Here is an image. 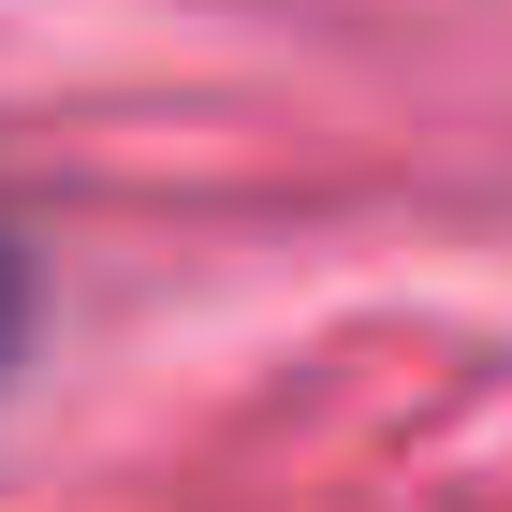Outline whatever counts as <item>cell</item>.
Masks as SVG:
<instances>
[{
	"mask_svg": "<svg viewBox=\"0 0 512 512\" xmlns=\"http://www.w3.org/2000/svg\"><path fill=\"white\" fill-rule=\"evenodd\" d=\"M15 337H30V235H15V205H0V366H15Z\"/></svg>",
	"mask_w": 512,
	"mask_h": 512,
	"instance_id": "obj_1",
	"label": "cell"
}]
</instances>
